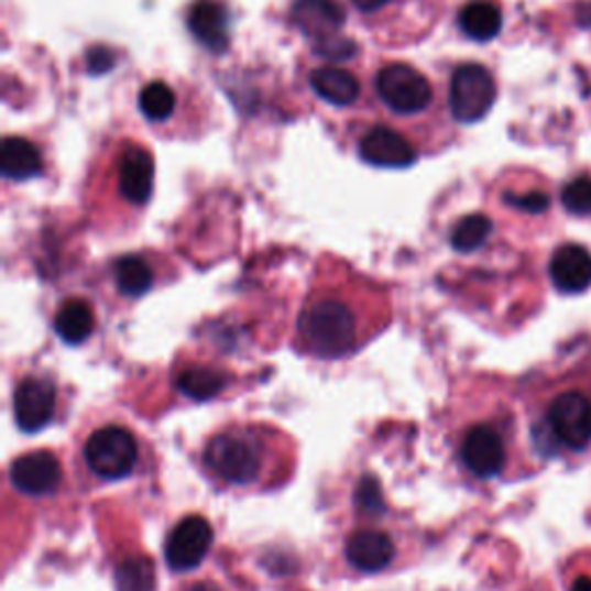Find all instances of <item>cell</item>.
Wrapping results in <instances>:
<instances>
[{"mask_svg":"<svg viewBox=\"0 0 591 591\" xmlns=\"http://www.w3.org/2000/svg\"><path fill=\"white\" fill-rule=\"evenodd\" d=\"M496 98V86L492 75L483 65L467 63L456 69L451 79V105L453 118L460 123H477L488 116Z\"/></svg>","mask_w":591,"mask_h":591,"instance_id":"5","label":"cell"},{"mask_svg":"<svg viewBox=\"0 0 591 591\" xmlns=\"http://www.w3.org/2000/svg\"><path fill=\"white\" fill-rule=\"evenodd\" d=\"M561 204L576 216H591V178L582 176L563 187Z\"/></svg>","mask_w":591,"mask_h":591,"instance_id":"26","label":"cell"},{"mask_svg":"<svg viewBox=\"0 0 591 591\" xmlns=\"http://www.w3.org/2000/svg\"><path fill=\"white\" fill-rule=\"evenodd\" d=\"M0 172L10 180H29L42 172V155L29 139L10 136L0 146Z\"/></svg>","mask_w":591,"mask_h":591,"instance_id":"18","label":"cell"},{"mask_svg":"<svg viewBox=\"0 0 591 591\" xmlns=\"http://www.w3.org/2000/svg\"><path fill=\"white\" fill-rule=\"evenodd\" d=\"M227 382H229V376L225 372L197 365V368H187L185 372H180L176 386L193 400H210L218 393H222Z\"/></svg>","mask_w":591,"mask_h":591,"instance_id":"22","label":"cell"},{"mask_svg":"<svg viewBox=\"0 0 591 591\" xmlns=\"http://www.w3.org/2000/svg\"><path fill=\"white\" fill-rule=\"evenodd\" d=\"M460 29L477 42H490L502 31V12L492 0H471L460 12Z\"/></svg>","mask_w":591,"mask_h":591,"instance_id":"20","label":"cell"},{"mask_svg":"<svg viewBox=\"0 0 591 591\" xmlns=\"http://www.w3.org/2000/svg\"><path fill=\"white\" fill-rule=\"evenodd\" d=\"M361 298L321 292L307 298L298 319V347L317 359H342L374 333Z\"/></svg>","mask_w":591,"mask_h":591,"instance_id":"1","label":"cell"},{"mask_svg":"<svg viewBox=\"0 0 591 591\" xmlns=\"http://www.w3.org/2000/svg\"><path fill=\"white\" fill-rule=\"evenodd\" d=\"M317 52L324 58H336V61H347L351 54H357V44L344 40V37H330L326 42L317 44Z\"/></svg>","mask_w":591,"mask_h":591,"instance_id":"27","label":"cell"},{"mask_svg":"<svg viewBox=\"0 0 591 591\" xmlns=\"http://www.w3.org/2000/svg\"><path fill=\"white\" fill-rule=\"evenodd\" d=\"M96 328V315L86 300H65L54 317V330L67 344H81Z\"/></svg>","mask_w":591,"mask_h":591,"instance_id":"19","label":"cell"},{"mask_svg":"<svg viewBox=\"0 0 591 591\" xmlns=\"http://www.w3.org/2000/svg\"><path fill=\"white\" fill-rule=\"evenodd\" d=\"M569 591H591V580L589 578H578Z\"/></svg>","mask_w":591,"mask_h":591,"instance_id":"32","label":"cell"},{"mask_svg":"<svg viewBox=\"0 0 591 591\" xmlns=\"http://www.w3.org/2000/svg\"><path fill=\"white\" fill-rule=\"evenodd\" d=\"M310 86L321 100L336 107H349L359 100L361 84L347 69L340 67H319L310 77Z\"/></svg>","mask_w":591,"mask_h":591,"instance_id":"17","label":"cell"},{"mask_svg":"<svg viewBox=\"0 0 591 591\" xmlns=\"http://www.w3.org/2000/svg\"><path fill=\"white\" fill-rule=\"evenodd\" d=\"M359 153L372 167L384 169H405L418 160V153L409 144L407 136H402L397 130L384 125L370 130L361 139Z\"/></svg>","mask_w":591,"mask_h":591,"instance_id":"11","label":"cell"},{"mask_svg":"<svg viewBox=\"0 0 591 591\" xmlns=\"http://www.w3.org/2000/svg\"><path fill=\"white\" fill-rule=\"evenodd\" d=\"M84 458L92 474L105 481H118L134 471L139 460V444L136 437L121 425H107V428H100L88 437Z\"/></svg>","mask_w":591,"mask_h":591,"instance_id":"3","label":"cell"},{"mask_svg":"<svg viewBox=\"0 0 591 591\" xmlns=\"http://www.w3.org/2000/svg\"><path fill=\"white\" fill-rule=\"evenodd\" d=\"M376 92L395 113H420L433 102V86L418 69L405 63H391L376 75Z\"/></svg>","mask_w":591,"mask_h":591,"instance_id":"4","label":"cell"},{"mask_svg":"<svg viewBox=\"0 0 591 591\" xmlns=\"http://www.w3.org/2000/svg\"><path fill=\"white\" fill-rule=\"evenodd\" d=\"M212 546V527L201 515H187L172 529L167 546H164V559L169 569L176 573L193 571L204 561Z\"/></svg>","mask_w":591,"mask_h":591,"instance_id":"8","label":"cell"},{"mask_svg":"<svg viewBox=\"0 0 591 591\" xmlns=\"http://www.w3.org/2000/svg\"><path fill=\"white\" fill-rule=\"evenodd\" d=\"M292 17L303 35L326 42L342 31L347 10L338 0H296Z\"/></svg>","mask_w":591,"mask_h":591,"instance_id":"12","label":"cell"},{"mask_svg":"<svg viewBox=\"0 0 591 591\" xmlns=\"http://www.w3.org/2000/svg\"><path fill=\"white\" fill-rule=\"evenodd\" d=\"M550 277L563 294H582L591 287V252L582 245H561L550 262Z\"/></svg>","mask_w":591,"mask_h":591,"instance_id":"15","label":"cell"},{"mask_svg":"<svg viewBox=\"0 0 591 591\" xmlns=\"http://www.w3.org/2000/svg\"><path fill=\"white\" fill-rule=\"evenodd\" d=\"M490 233H492L490 218L481 216V212H474V216H467L456 225L451 233V245L458 252H471L481 248L488 241Z\"/></svg>","mask_w":591,"mask_h":591,"instance_id":"25","label":"cell"},{"mask_svg":"<svg viewBox=\"0 0 591 591\" xmlns=\"http://www.w3.org/2000/svg\"><path fill=\"white\" fill-rule=\"evenodd\" d=\"M183 591H222V589L218 584H212V582H195V584H190Z\"/></svg>","mask_w":591,"mask_h":591,"instance_id":"31","label":"cell"},{"mask_svg":"<svg viewBox=\"0 0 591 591\" xmlns=\"http://www.w3.org/2000/svg\"><path fill=\"white\" fill-rule=\"evenodd\" d=\"M391 0H353V6H357L359 10L363 12H374V10H382L384 6H388Z\"/></svg>","mask_w":591,"mask_h":591,"instance_id":"30","label":"cell"},{"mask_svg":"<svg viewBox=\"0 0 591 591\" xmlns=\"http://www.w3.org/2000/svg\"><path fill=\"white\" fill-rule=\"evenodd\" d=\"M460 460L477 479L500 477L506 467L504 435L490 423L471 425L460 441Z\"/></svg>","mask_w":591,"mask_h":591,"instance_id":"7","label":"cell"},{"mask_svg":"<svg viewBox=\"0 0 591 591\" xmlns=\"http://www.w3.org/2000/svg\"><path fill=\"white\" fill-rule=\"evenodd\" d=\"M118 591H153L155 566L149 557H130L116 566Z\"/></svg>","mask_w":591,"mask_h":591,"instance_id":"23","label":"cell"},{"mask_svg":"<svg viewBox=\"0 0 591 591\" xmlns=\"http://www.w3.org/2000/svg\"><path fill=\"white\" fill-rule=\"evenodd\" d=\"M118 185H121V195L134 204H146L153 195V176L155 164L153 155L141 146H128L121 155V164H118Z\"/></svg>","mask_w":591,"mask_h":591,"instance_id":"14","label":"cell"},{"mask_svg":"<svg viewBox=\"0 0 591 591\" xmlns=\"http://www.w3.org/2000/svg\"><path fill=\"white\" fill-rule=\"evenodd\" d=\"M139 109L141 113H144L149 121L153 123H160V121H167V118L174 113L176 109V96L174 90L162 84V81H151L149 86H144V90H141L139 96Z\"/></svg>","mask_w":591,"mask_h":591,"instance_id":"24","label":"cell"},{"mask_svg":"<svg viewBox=\"0 0 591 591\" xmlns=\"http://www.w3.org/2000/svg\"><path fill=\"white\" fill-rule=\"evenodd\" d=\"M395 557V546L388 534L380 529H359L347 540V559L353 569L376 573L384 571Z\"/></svg>","mask_w":591,"mask_h":591,"instance_id":"16","label":"cell"},{"mask_svg":"<svg viewBox=\"0 0 591 591\" xmlns=\"http://www.w3.org/2000/svg\"><path fill=\"white\" fill-rule=\"evenodd\" d=\"M548 435L571 451H584L591 441V400L580 391L559 393L546 416Z\"/></svg>","mask_w":591,"mask_h":591,"instance_id":"6","label":"cell"},{"mask_svg":"<svg viewBox=\"0 0 591 591\" xmlns=\"http://www.w3.org/2000/svg\"><path fill=\"white\" fill-rule=\"evenodd\" d=\"M277 435L264 425H231L204 448L206 474L229 488L259 485L273 464Z\"/></svg>","mask_w":591,"mask_h":591,"instance_id":"2","label":"cell"},{"mask_svg":"<svg viewBox=\"0 0 591 591\" xmlns=\"http://www.w3.org/2000/svg\"><path fill=\"white\" fill-rule=\"evenodd\" d=\"M506 201L519 210L527 212H543L550 206L548 195L543 193H529V195H506Z\"/></svg>","mask_w":591,"mask_h":591,"instance_id":"29","label":"cell"},{"mask_svg":"<svg viewBox=\"0 0 591 591\" xmlns=\"http://www.w3.org/2000/svg\"><path fill=\"white\" fill-rule=\"evenodd\" d=\"M187 29L210 52H225L229 46L231 17L220 0H195L187 12Z\"/></svg>","mask_w":591,"mask_h":591,"instance_id":"13","label":"cell"},{"mask_svg":"<svg viewBox=\"0 0 591 591\" xmlns=\"http://www.w3.org/2000/svg\"><path fill=\"white\" fill-rule=\"evenodd\" d=\"M63 467L52 451H31L10 467V481L23 494H50L61 485Z\"/></svg>","mask_w":591,"mask_h":591,"instance_id":"10","label":"cell"},{"mask_svg":"<svg viewBox=\"0 0 591 591\" xmlns=\"http://www.w3.org/2000/svg\"><path fill=\"white\" fill-rule=\"evenodd\" d=\"M58 388L46 376H26L14 391V418L19 430L40 433L56 416Z\"/></svg>","mask_w":591,"mask_h":591,"instance_id":"9","label":"cell"},{"mask_svg":"<svg viewBox=\"0 0 591 591\" xmlns=\"http://www.w3.org/2000/svg\"><path fill=\"white\" fill-rule=\"evenodd\" d=\"M116 65L113 52L109 46H92L88 52V73L90 75H105Z\"/></svg>","mask_w":591,"mask_h":591,"instance_id":"28","label":"cell"},{"mask_svg":"<svg viewBox=\"0 0 591 591\" xmlns=\"http://www.w3.org/2000/svg\"><path fill=\"white\" fill-rule=\"evenodd\" d=\"M113 280L118 292L136 298L144 296L153 287V269L149 266L146 259L128 254L113 264Z\"/></svg>","mask_w":591,"mask_h":591,"instance_id":"21","label":"cell"}]
</instances>
